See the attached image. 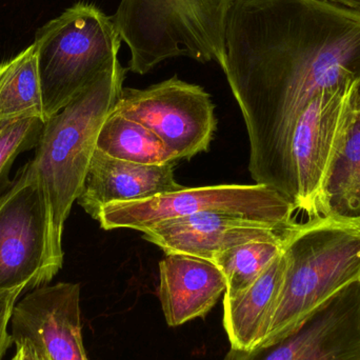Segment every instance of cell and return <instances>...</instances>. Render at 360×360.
I'll use <instances>...</instances> for the list:
<instances>
[{
  "instance_id": "2e32d148",
  "label": "cell",
  "mask_w": 360,
  "mask_h": 360,
  "mask_svg": "<svg viewBox=\"0 0 360 360\" xmlns=\"http://www.w3.org/2000/svg\"><path fill=\"white\" fill-rule=\"evenodd\" d=\"M23 118H39L46 122L34 42L0 63V122Z\"/></svg>"
},
{
  "instance_id": "ffe728a7",
  "label": "cell",
  "mask_w": 360,
  "mask_h": 360,
  "mask_svg": "<svg viewBox=\"0 0 360 360\" xmlns=\"http://www.w3.org/2000/svg\"><path fill=\"white\" fill-rule=\"evenodd\" d=\"M39 118L0 122V194L8 188V173L19 154L35 149L44 129Z\"/></svg>"
},
{
  "instance_id": "6da1fadb",
  "label": "cell",
  "mask_w": 360,
  "mask_h": 360,
  "mask_svg": "<svg viewBox=\"0 0 360 360\" xmlns=\"http://www.w3.org/2000/svg\"><path fill=\"white\" fill-rule=\"evenodd\" d=\"M224 49L252 179L292 201L294 128L321 91L360 79V14L316 0H235Z\"/></svg>"
},
{
  "instance_id": "5b68a950",
  "label": "cell",
  "mask_w": 360,
  "mask_h": 360,
  "mask_svg": "<svg viewBox=\"0 0 360 360\" xmlns=\"http://www.w3.org/2000/svg\"><path fill=\"white\" fill-rule=\"evenodd\" d=\"M46 122L118 61L122 38L113 18L79 1L36 31Z\"/></svg>"
},
{
  "instance_id": "5bb4252c",
  "label": "cell",
  "mask_w": 360,
  "mask_h": 360,
  "mask_svg": "<svg viewBox=\"0 0 360 360\" xmlns=\"http://www.w3.org/2000/svg\"><path fill=\"white\" fill-rule=\"evenodd\" d=\"M226 290L224 274L209 260L170 254L160 262L158 297L170 327L203 319Z\"/></svg>"
},
{
  "instance_id": "277c9868",
  "label": "cell",
  "mask_w": 360,
  "mask_h": 360,
  "mask_svg": "<svg viewBox=\"0 0 360 360\" xmlns=\"http://www.w3.org/2000/svg\"><path fill=\"white\" fill-rule=\"evenodd\" d=\"M235 0H122L114 25L130 49L128 70L143 75L174 57L224 63V35Z\"/></svg>"
},
{
  "instance_id": "30bf717a",
  "label": "cell",
  "mask_w": 360,
  "mask_h": 360,
  "mask_svg": "<svg viewBox=\"0 0 360 360\" xmlns=\"http://www.w3.org/2000/svg\"><path fill=\"white\" fill-rule=\"evenodd\" d=\"M222 360H360V279L311 313L283 340Z\"/></svg>"
},
{
  "instance_id": "7402d4cb",
  "label": "cell",
  "mask_w": 360,
  "mask_h": 360,
  "mask_svg": "<svg viewBox=\"0 0 360 360\" xmlns=\"http://www.w3.org/2000/svg\"><path fill=\"white\" fill-rule=\"evenodd\" d=\"M16 353L11 360H46L37 347L29 340L15 342Z\"/></svg>"
},
{
  "instance_id": "44dd1931",
  "label": "cell",
  "mask_w": 360,
  "mask_h": 360,
  "mask_svg": "<svg viewBox=\"0 0 360 360\" xmlns=\"http://www.w3.org/2000/svg\"><path fill=\"white\" fill-rule=\"evenodd\" d=\"M25 291H27L25 287H19L0 292V360L4 359L6 351L13 345L8 326L15 304L18 302L19 296Z\"/></svg>"
},
{
  "instance_id": "3957f363",
  "label": "cell",
  "mask_w": 360,
  "mask_h": 360,
  "mask_svg": "<svg viewBox=\"0 0 360 360\" xmlns=\"http://www.w3.org/2000/svg\"><path fill=\"white\" fill-rule=\"evenodd\" d=\"M283 253L285 278L260 347L283 340L332 296L359 281L360 217L319 216L295 224L285 233Z\"/></svg>"
},
{
  "instance_id": "603a6c76",
  "label": "cell",
  "mask_w": 360,
  "mask_h": 360,
  "mask_svg": "<svg viewBox=\"0 0 360 360\" xmlns=\"http://www.w3.org/2000/svg\"><path fill=\"white\" fill-rule=\"evenodd\" d=\"M316 1L360 14V0H316Z\"/></svg>"
},
{
  "instance_id": "9a60e30c",
  "label": "cell",
  "mask_w": 360,
  "mask_h": 360,
  "mask_svg": "<svg viewBox=\"0 0 360 360\" xmlns=\"http://www.w3.org/2000/svg\"><path fill=\"white\" fill-rule=\"evenodd\" d=\"M287 258L281 252L241 293L224 298V325L231 349L251 351L266 338L285 278Z\"/></svg>"
},
{
  "instance_id": "52a82bcc",
  "label": "cell",
  "mask_w": 360,
  "mask_h": 360,
  "mask_svg": "<svg viewBox=\"0 0 360 360\" xmlns=\"http://www.w3.org/2000/svg\"><path fill=\"white\" fill-rule=\"evenodd\" d=\"M356 82L321 91L294 128L290 143L292 201L310 218L325 215L328 182L354 122Z\"/></svg>"
},
{
  "instance_id": "7a4b0ae2",
  "label": "cell",
  "mask_w": 360,
  "mask_h": 360,
  "mask_svg": "<svg viewBox=\"0 0 360 360\" xmlns=\"http://www.w3.org/2000/svg\"><path fill=\"white\" fill-rule=\"evenodd\" d=\"M127 71L116 61L44 122L36 146L32 162L46 203L48 257L56 274L63 268L65 221L82 194L99 132L120 99Z\"/></svg>"
},
{
  "instance_id": "7c38bea8",
  "label": "cell",
  "mask_w": 360,
  "mask_h": 360,
  "mask_svg": "<svg viewBox=\"0 0 360 360\" xmlns=\"http://www.w3.org/2000/svg\"><path fill=\"white\" fill-rule=\"evenodd\" d=\"M287 231L233 214L202 212L158 222L141 233L166 255L181 254L212 262L217 254L236 245L283 238Z\"/></svg>"
},
{
  "instance_id": "e0dca14e",
  "label": "cell",
  "mask_w": 360,
  "mask_h": 360,
  "mask_svg": "<svg viewBox=\"0 0 360 360\" xmlns=\"http://www.w3.org/2000/svg\"><path fill=\"white\" fill-rule=\"evenodd\" d=\"M96 149L111 158L135 164L167 165L179 160L151 130L115 112L103 122Z\"/></svg>"
},
{
  "instance_id": "4fadbf2b",
  "label": "cell",
  "mask_w": 360,
  "mask_h": 360,
  "mask_svg": "<svg viewBox=\"0 0 360 360\" xmlns=\"http://www.w3.org/2000/svg\"><path fill=\"white\" fill-rule=\"evenodd\" d=\"M174 162L141 165L111 158L95 150L77 202L97 220L105 205L143 200L184 186L174 177Z\"/></svg>"
},
{
  "instance_id": "8992f818",
  "label": "cell",
  "mask_w": 360,
  "mask_h": 360,
  "mask_svg": "<svg viewBox=\"0 0 360 360\" xmlns=\"http://www.w3.org/2000/svg\"><path fill=\"white\" fill-rule=\"evenodd\" d=\"M295 205L264 184H219L182 188L143 200L105 205L96 221L103 230L131 229L141 231L158 222L202 212H219L241 216L278 230L296 224Z\"/></svg>"
},
{
  "instance_id": "ac0fdd59",
  "label": "cell",
  "mask_w": 360,
  "mask_h": 360,
  "mask_svg": "<svg viewBox=\"0 0 360 360\" xmlns=\"http://www.w3.org/2000/svg\"><path fill=\"white\" fill-rule=\"evenodd\" d=\"M328 215L360 217V110L328 182L323 216Z\"/></svg>"
},
{
  "instance_id": "cb8c5ba5",
  "label": "cell",
  "mask_w": 360,
  "mask_h": 360,
  "mask_svg": "<svg viewBox=\"0 0 360 360\" xmlns=\"http://www.w3.org/2000/svg\"><path fill=\"white\" fill-rule=\"evenodd\" d=\"M354 101L355 108H356L357 110H360V79L357 80L356 84H355Z\"/></svg>"
},
{
  "instance_id": "8fae6325",
  "label": "cell",
  "mask_w": 360,
  "mask_h": 360,
  "mask_svg": "<svg viewBox=\"0 0 360 360\" xmlns=\"http://www.w3.org/2000/svg\"><path fill=\"white\" fill-rule=\"evenodd\" d=\"M13 344L29 340L46 360H89L82 338L80 285H44L15 304L11 319Z\"/></svg>"
},
{
  "instance_id": "ba28073f",
  "label": "cell",
  "mask_w": 360,
  "mask_h": 360,
  "mask_svg": "<svg viewBox=\"0 0 360 360\" xmlns=\"http://www.w3.org/2000/svg\"><path fill=\"white\" fill-rule=\"evenodd\" d=\"M56 275L48 257L46 203L30 160L0 194V292L34 290Z\"/></svg>"
},
{
  "instance_id": "9c48e42d",
  "label": "cell",
  "mask_w": 360,
  "mask_h": 360,
  "mask_svg": "<svg viewBox=\"0 0 360 360\" xmlns=\"http://www.w3.org/2000/svg\"><path fill=\"white\" fill-rule=\"evenodd\" d=\"M113 112L151 130L179 160L207 152L217 126L209 93L177 76L143 90L122 89Z\"/></svg>"
},
{
  "instance_id": "d6986e66",
  "label": "cell",
  "mask_w": 360,
  "mask_h": 360,
  "mask_svg": "<svg viewBox=\"0 0 360 360\" xmlns=\"http://www.w3.org/2000/svg\"><path fill=\"white\" fill-rule=\"evenodd\" d=\"M283 240L285 237L276 240L250 241L217 254L211 262L226 278L224 295L235 296L247 290L283 252Z\"/></svg>"
}]
</instances>
